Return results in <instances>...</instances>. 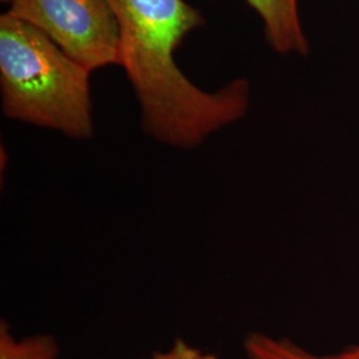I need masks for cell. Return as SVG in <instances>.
<instances>
[{"mask_svg": "<svg viewBox=\"0 0 359 359\" xmlns=\"http://www.w3.org/2000/svg\"><path fill=\"white\" fill-rule=\"evenodd\" d=\"M120 35V65L142 109V130L156 142L194 149L241 120L250 105V86L237 79L205 92L181 72L175 51L204 25L198 10L184 0H109Z\"/></svg>", "mask_w": 359, "mask_h": 359, "instance_id": "6da1fadb", "label": "cell"}, {"mask_svg": "<svg viewBox=\"0 0 359 359\" xmlns=\"http://www.w3.org/2000/svg\"><path fill=\"white\" fill-rule=\"evenodd\" d=\"M90 74L36 27L1 15L0 88L8 118L88 140L95 128Z\"/></svg>", "mask_w": 359, "mask_h": 359, "instance_id": "7a4b0ae2", "label": "cell"}, {"mask_svg": "<svg viewBox=\"0 0 359 359\" xmlns=\"http://www.w3.org/2000/svg\"><path fill=\"white\" fill-rule=\"evenodd\" d=\"M8 13L36 27L90 72L120 65V26L109 0H13Z\"/></svg>", "mask_w": 359, "mask_h": 359, "instance_id": "3957f363", "label": "cell"}, {"mask_svg": "<svg viewBox=\"0 0 359 359\" xmlns=\"http://www.w3.org/2000/svg\"><path fill=\"white\" fill-rule=\"evenodd\" d=\"M299 0H246L264 22L270 46L280 53L306 55L309 41L299 20Z\"/></svg>", "mask_w": 359, "mask_h": 359, "instance_id": "277c9868", "label": "cell"}, {"mask_svg": "<svg viewBox=\"0 0 359 359\" xmlns=\"http://www.w3.org/2000/svg\"><path fill=\"white\" fill-rule=\"evenodd\" d=\"M59 342L51 334L16 338L10 323L0 321V359H57Z\"/></svg>", "mask_w": 359, "mask_h": 359, "instance_id": "5b68a950", "label": "cell"}, {"mask_svg": "<svg viewBox=\"0 0 359 359\" xmlns=\"http://www.w3.org/2000/svg\"><path fill=\"white\" fill-rule=\"evenodd\" d=\"M243 347L248 359H329L327 355L320 357L310 353L290 339L259 332L248 334Z\"/></svg>", "mask_w": 359, "mask_h": 359, "instance_id": "8992f818", "label": "cell"}, {"mask_svg": "<svg viewBox=\"0 0 359 359\" xmlns=\"http://www.w3.org/2000/svg\"><path fill=\"white\" fill-rule=\"evenodd\" d=\"M142 359H218L216 354L204 351L198 347L193 346L189 342L177 338L165 350L154 351L149 357Z\"/></svg>", "mask_w": 359, "mask_h": 359, "instance_id": "52a82bcc", "label": "cell"}, {"mask_svg": "<svg viewBox=\"0 0 359 359\" xmlns=\"http://www.w3.org/2000/svg\"><path fill=\"white\" fill-rule=\"evenodd\" d=\"M329 359H359V346H350L337 353L327 355Z\"/></svg>", "mask_w": 359, "mask_h": 359, "instance_id": "ba28073f", "label": "cell"}, {"mask_svg": "<svg viewBox=\"0 0 359 359\" xmlns=\"http://www.w3.org/2000/svg\"><path fill=\"white\" fill-rule=\"evenodd\" d=\"M3 1H7V3H13V0H3Z\"/></svg>", "mask_w": 359, "mask_h": 359, "instance_id": "9c48e42d", "label": "cell"}]
</instances>
